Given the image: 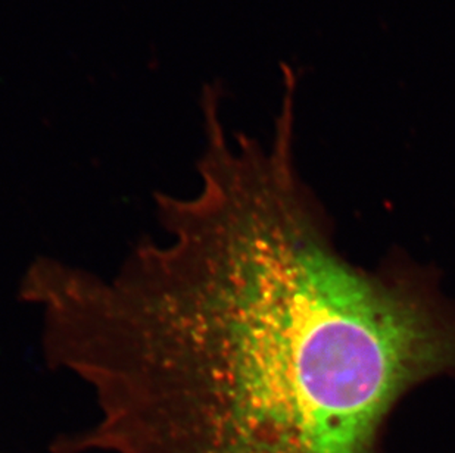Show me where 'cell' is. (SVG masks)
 <instances>
[{"instance_id": "cell-1", "label": "cell", "mask_w": 455, "mask_h": 453, "mask_svg": "<svg viewBox=\"0 0 455 453\" xmlns=\"http://www.w3.org/2000/svg\"><path fill=\"white\" fill-rule=\"evenodd\" d=\"M198 192L156 195L167 240L100 275L44 259L27 287L51 367L98 417L56 453H374L403 394L455 372V311L420 278L345 261L292 161L205 112Z\"/></svg>"}]
</instances>
